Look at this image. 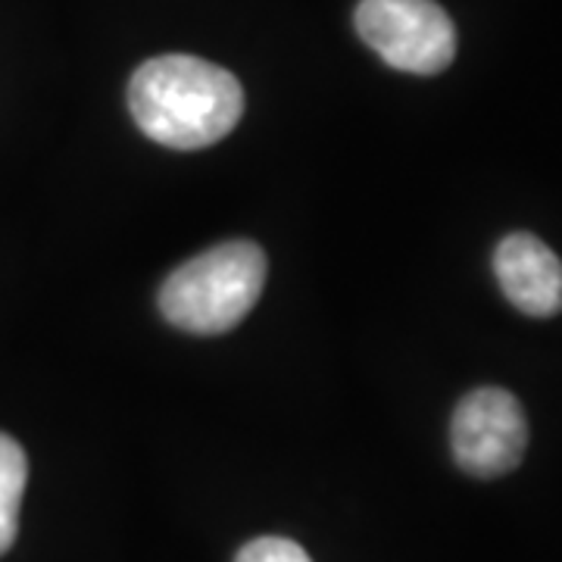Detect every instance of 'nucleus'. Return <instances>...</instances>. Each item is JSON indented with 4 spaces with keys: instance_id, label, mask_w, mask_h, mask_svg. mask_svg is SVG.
<instances>
[{
    "instance_id": "obj_4",
    "label": "nucleus",
    "mask_w": 562,
    "mask_h": 562,
    "mask_svg": "<svg viewBox=\"0 0 562 562\" xmlns=\"http://www.w3.org/2000/svg\"><path fill=\"white\" fill-rule=\"evenodd\" d=\"M450 447L457 465L475 479H501L513 472L528 447L522 403L503 387H475L453 413Z\"/></svg>"
},
{
    "instance_id": "obj_6",
    "label": "nucleus",
    "mask_w": 562,
    "mask_h": 562,
    "mask_svg": "<svg viewBox=\"0 0 562 562\" xmlns=\"http://www.w3.org/2000/svg\"><path fill=\"white\" fill-rule=\"evenodd\" d=\"M29 482L25 450L10 435H0V557L20 535V506Z\"/></svg>"
},
{
    "instance_id": "obj_5",
    "label": "nucleus",
    "mask_w": 562,
    "mask_h": 562,
    "mask_svg": "<svg viewBox=\"0 0 562 562\" xmlns=\"http://www.w3.org/2000/svg\"><path fill=\"white\" fill-rule=\"evenodd\" d=\"M494 276L506 301L525 316H557L562 313V262L535 235L516 232L497 244Z\"/></svg>"
},
{
    "instance_id": "obj_7",
    "label": "nucleus",
    "mask_w": 562,
    "mask_h": 562,
    "mask_svg": "<svg viewBox=\"0 0 562 562\" xmlns=\"http://www.w3.org/2000/svg\"><path fill=\"white\" fill-rule=\"evenodd\" d=\"M235 562H313L306 557L301 543L288 541V538H257V541L244 543L241 553Z\"/></svg>"
},
{
    "instance_id": "obj_3",
    "label": "nucleus",
    "mask_w": 562,
    "mask_h": 562,
    "mask_svg": "<svg viewBox=\"0 0 562 562\" xmlns=\"http://www.w3.org/2000/svg\"><path fill=\"white\" fill-rule=\"evenodd\" d=\"M357 32L387 66L413 76H438L457 57V29L435 0H362Z\"/></svg>"
},
{
    "instance_id": "obj_1",
    "label": "nucleus",
    "mask_w": 562,
    "mask_h": 562,
    "mask_svg": "<svg viewBox=\"0 0 562 562\" xmlns=\"http://www.w3.org/2000/svg\"><path fill=\"white\" fill-rule=\"evenodd\" d=\"M128 106L150 140L176 150H201L238 125L244 88L216 63L169 54L147 60L132 76Z\"/></svg>"
},
{
    "instance_id": "obj_2",
    "label": "nucleus",
    "mask_w": 562,
    "mask_h": 562,
    "mask_svg": "<svg viewBox=\"0 0 562 562\" xmlns=\"http://www.w3.org/2000/svg\"><path fill=\"white\" fill-rule=\"evenodd\" d=\"M266 254L254 241H225L179 266L160 288L166 319L191 335H222L257 306Z\"/></svg>"
}]
</instances>
